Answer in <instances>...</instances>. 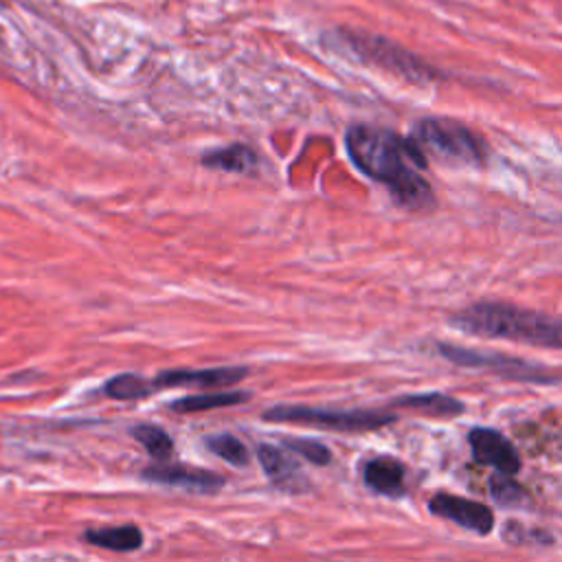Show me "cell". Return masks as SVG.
<instances>
[{"mask_svg": "<svg viewBox=\"0 0 562 562\" xmlns=\"http://www.w3.org/2000/svg\"><path fill=\"white\" fill-rule=\"evenodd\" d=\"M351 162L369 178L389 187L395 204L424 211L435 204L432 189L419 169H426L424 151L393 130L351 125L345 136Z\"/></svg>", "mask_w": 562, "mask_h": 562, "instance_id": "6da1fadb", "label": "cell"}, {"mask_svg": "<svg viewBox=\"0 0 562 562\" xmlns=\"http://www.w3.org/2000/svg\"><path fill=\"white\" fill-rule=\"evenodd\" d=\"M450 323L481 338H503L549 349H560L562 345V327L555 316L501 301L472 303L457 312Z\"/></svg>", "mask_w": 562, "mask_h": 562, "instance_id": "7a4b0ae2", "label": "cell"}, {"mask_svg": "<svg viewBox=\"0 0 562 562\" xmlns=\"http://www.w3.org/2000/svg\"><path fill=\"white\" fill-rule=\"evenodd\" d=\"M411 140L424 151L452 165L479 167L487 158V145L468 125L452 119H424L413 127Z\"/></svg>", "mask_w": 562, "mask_h": 562, "instance_id": "3957f363", "label": "cell"}, {"mask_svg": "<svg viewBox=\"0 0 562 562\" xmlns=\"http://www.w3.org/2000/svg\"><path fill=\"white\" fill-rule=\"evenodd\" d=\"M266 422H288V424H303L316 426L323 430L336 432H360V430H375L397 422V415L382 408H312L301 404H277L261 415Z\"/></svg>", "mask_w": 562, "mask_h": 562, "instance_id": "277c9868", "label": "cell"}, {"mask_svg": "<svg viewBox=\"0 0 562 562\" xmlns=\"http://www.w3.org/2000/svg\"><path fill=\"white\" fill-rule=\"evenodd\" d=\"M435 349L441 358L457 367L465 369H487L509 380H522V382H538V384H558L560 375L549 373V367H542L538 362L520 360L514 356L496 353V351H483V349H468L450 342H435Z\"/></svg>", "mask_w": 562, "mask_h": 562, "instance_id": "5b68a950", "label": "cell"}, {"mask_svg": "<svg viewBox=\"0 0 562 562\" xmlns=\"http://www.w3.org/2000/svg\"><path fill=\"white\" fill-rule=\"evenodd\" d=\"M430 514L446 518L450 522H457L463 529H470L479 536H485L492 531L494 527V514L487 505L463 498V496H454V494H446L439 492L430 498L428 503Z\"/></svg>", "mask_w": 562, "mask_h": 562, "instance_id": "8992f818", "label": "cell"}, {"mask_svg": "<svg viewBox=\"0 0 562 562\" xmlns=\"http://www.w3.org/2000/svg\"><path fill=\"white\" fill-rule=\"evenodd\" d=\"M468 443L479 463L492 465L496 472L516 474L520 470V457L516 448L494 428H472L468 432Z\"/></svg>", "mask_w": 562, "mask_h": 562, "instance_id": "52a82bcc", "label": "cell"}, {"mask_svg": "<svg viewBox=\"0 0 562 562\" xmlns=\"http://www.w3.org/2000/svg\"><path fill=\"white\" fill-rule=\"evenodd\" d=\"M248 375L246 367H213V369H167L160 371L151 382L154 391L173 386H233Z\"/></svg>", "mask_w": 562, "mask_h": 562, "instance_id": "ba28073f", "label": "cell"}, {"mask_svg": "<svg viewBox=\"0 0 562 562\" xmlns=\"http://www.w3.org/2000/svg\"><path fill=\"white\" fill-rule=\"evenodd\" d=\"M143 479L149 483H160L169 487H182L189 492L198 494H209L217 492L224 487V479L215 472L200 470V468H189V465H173V463H156L143 470Z\"/></svg>", "mask_w": 562, "mask_h": 562, "instance_id": "9c48e42d", "label": "cell"}, {"mask_svg": "<svg viewBox=\"0 0 562 562\" xmlns=\"http://www.w3.org/2000/svg\"><path fill=\"white\" fill-rule=\"evenodd\" d=\"M349 44H353V48H356V53L360 57L371 59L373 64H382L389 70H395V72L406 75L411 79H426V77L432 75V72H428V68L419 59L406 55V50H400V48L391 46L389 42L369 44V40L349 37Z\"/></svg>", "mask_w": 562, "mask_h": 562, "instance_id": "30bf717a", "label": "cell"}, {"mask_svg": "<svg viewBox=\"0 0 562 562\" xmlns=\"http://www.w3.org/2000/svg\"><path fill=\"white\" fill-rule=\"evenodd\" d=\"M257 457H259V463L266 470L268 479L279 490H285V492H305V490H310V481L305 479L301 465L292 457H288L281 448L263 443V446L257 448Z\"/></svg>", "mask_w": 562, "mask_h": 562, "instance_id": "8fae6325", "label": "cell"}, {"mask_svg": "<svg viewBox=\"0 0 562 562\" xmlns=\"http://www.w3.org/2000/svg\"><path fill=\"white\" fill-rule=\"evenodd\" d=\"M362 481L382 496L397 498L404 494V465L393 457H373L362 468Z\"/></svg>", "mask_w": 562, "mask_h": 562, "instance_id": "7c38bea8", "label": "cell"}, {"mask_svg": "<svg viewBox=\"0 0 562 562\" xmlns=\"http://www.w3.org/2000/svg\"><path fill=\"white\" fill-rule=\"evenodd\" d=\"M393 404L417 411V413H424L428 417H457L465 411L461 400H454V397H450L446 393H437V391H432V393H411V395L397 397Z\"/></svg>", "mask_w": 562, "mask_h": 562, "instance_id": "4fadbf2b", "label": "cell"}, {"mask_svg": "<svg viewBox=\"0 0 562 562\" xmlns=\"http://www.w3.org/2000/svg\"><path fill=\"white\" fill-rule=\"evenodd\" d=\"M202 165L211 167V169H220V171H233V173H250L257 167V154L241 145H228L215 151H209L202 156Z\"/></svg>", "mask_w": 562, "mask_h": 562, "instance_id": "5bb4252c", "label": "cell"}, {"mask_svg": "<svg viewBox=\"0 0 562 562\" xmlns=\"http://www.w3.org/2000/svg\"><path fill=\"white\" fill-rule=\"evenodd\" d=\"M246 400H250L248 391H215V393H204V395L180 397V400L171 402L169 408L173 413H200V411H211V408L237 406Z\"/></svg>", "mask_w": 562, "mask_h": 562, "instance_id": "9a60e30c", "label": "cell"}, {"mask_svg": "<svg viewBox=\"0 0 562 562\" xmlns=\"http://www.w3.org/2000/svg\"><path fill=\"white\" fill-rule=\"evenodd\" d=\"M86 540L110 551H136L143 544V533L134 525H121V527L90 529L86 531Z\"/></svg>", "mask_w": 562, "mask_h": 562, "instance_id": "2e32d148", "label": "cell"}, {"mask_svg": "<svg viewBox=\"0 0 562 562\" xmlns=\"http://www.w3.org/2000/svg\"><path fill=\"white\" fill-rule=\"evenodd\" d=\"M490 496L496 505L509 509H525L531 505V496L527 490L512 479V474H494L490 479Z\"/></svg>", "mask_w": 562, "mask_h": 562, "instance_id": "e0dca14e", "label": "cell"}, {"mask_svg": "<svg viewBox=\"0 0 562 562\" xmlns=\"http://www.w3.org/2000/svg\"><path fill=\"white\" fill-rule=\"evenodd\" d=\"M105 395L112 397V400H140V397H147L149 393H154V386L149 380L136 375V373H121V375H114L112 380L105 382L103 386Z\"/></svg>", "mask_w": 562, "mask_h": 562, "instance_id": "ac0fdd59", "label": "cell"}, {"mask_svg": "<svg viewBox=\"0 0 562 562\" xmlns=\"http://www.w3.org/2000/svg\"><path fill=\"white\" fill-rule=\"evenodd\" d=\"M132 437L154 457V459H169L173 454V441L171 437L154 424H138L132 428Z\"/></svg>", "mask_w": 562, "mask_h": 562, "instance_id": "d6986e66", "label": "cell"}, {"mask_svg": "<svg viewBox=\"0 0 562 562\" xmlns=\"http://www.w3.org/2000/svg\"><path fill=\"white\" fill-rule=\"evenodd\" d=\"M204 446L215 452L220 459H224L226 463L235 465V468H244L248 465V448L235 437V435H228V432H222V435H211L204 439Z\"/></svg>", "mask_w": 562, "mask_h": 562, "instance_id": "ffe728a7", "label": "cell"}, {"mask_svg": "<svg viewBox=\"0 0 562 562\" xmlns=\"http://www.w3.org/2000/svg\"><path fill=\"white\" fill-rule=\"evenodd\" d=\"M283 446L288 450H292L294 454L307 459L314 465H327L331 461V452L325 443L316 441V439H296V437H285Z\"/></svg>", "mask_w": 562, "mask_h": 562, "instance_id": "44dd1931", "label": "cell"}]
</instances>
